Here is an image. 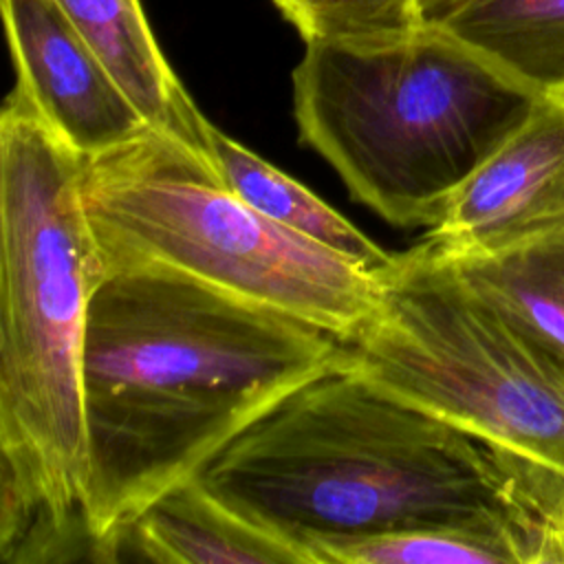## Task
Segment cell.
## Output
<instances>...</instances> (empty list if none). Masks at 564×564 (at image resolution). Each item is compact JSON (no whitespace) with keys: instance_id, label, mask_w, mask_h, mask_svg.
Listing matches in <instances>:
<instances>
[{"instance_id":"cell-1","label":"cell","mask_w":564,"mask_h":564,"mask_svg":"<svg viewBox=\"0 0 564 564\" xmlns=\"http://www.w3.org/2000/svg\"><path fill=\"white\" fill-rule=\"evenodd\" d=\"M339 337L165 267H106L86 319V513L97 562L282 397L339 364Z\"/></svg>"},{"instance_id":"cell-2","label":"cell","mask_w":564,"mask_h":564,"mask_svg":"<svg viewBox=\"0 0 564 564\" xmlns=\"http://www.w3.org/2000/svg\"><path fill=\"white\" fill-rule=\"evenodd\" d=\"M82 156L15 84L0 112V555L97 562L86 513L84 339L104 260Z\"/></svg>"},{"instance_id":"cell-3","label":"cell","mask_w":564,"mask_h":564,"mask_svg":"<svg viewBox=\"0 0 564 564\" xmlns=\"http://www.w3.org/2000/svg\"><path fill=\"white\" fill-rule=\"evenodd\" d=\"M496 452L339 361L282 397L196 478L313 564L317 542L509 522Z\"/></svg>"},{"instance_id":"cell-4","label":"cell","mask_w":564,"mask_h":564,"mask_svg":"<svg viewBox=\"0 0 564 564\" xmlns=\"http://www.w3.org/2000/svg\"><path fill=\"white\" fill-rule=\"evenodd\" d=\"M538 93L425 22L381 40H311L293 70L300 137L399 227H434Z\"/></svg>"},{"instance_id":"cell-5","label":"cell","mask_w":564,"mask_h":564,"mask_svg":"<svg viewBox=\"0 0 564 564\" xmlns=\"http://www.w3.org/2000/svg\"><path fill=\"white\" fill-rule=\"evenodd\" d=\"M79 185L104 267L174 269L339 339L377 304L375 271L253 209L205 150L167 132L82 156Z\"/></svg>"},{"instance_id":"cell-6","label":"cell","mask_w":564,"mask_h":564,"mask_svg":"<svg viewBox=\"0 0 564 564\" xmlns=\"http://www.w3.org/2000/svg\"><path fill=\"white\" fill-rule=\"evenodd\" d=\"M366 322L339 361L491 443L564 469V350L480 293L419 242L377 273Z\"/></svg>"},{"instance_id":"cell-7","label":"cell","mask_w":564,"mask_h":564,"mask_svg":"<svg viewBox=\"0 0 564 564\" xmlns=\"http://www.w3.org/2000/svg\"><path fill=\"white\" fill-rule=\"evenodd\" d=\"M564 225V88L540 93L516 130L456 189L423 242L463 258Z\"/></svg>"},{"instance_id":"cell-8","label":"cell","mask_w":564,"mask_h":564,"mask_svg":"<svg viewBox=\"0 0 564 564\" xmlns=\"http://www.w3.org/2000/svg\"><path fill=\"white\" fill-rule=\"evenodd\" d=\"M18 86L79 156L112 150L148 121L57 0H2Z\"/></svg>"},{"instance_id":"cell-9","label":"cell","mask_w":564,"mask_h":564,"mask_svg":"<svg viewBox=\"0 0 564 564\" xmlns=\"http://www.w3.org/2000/svg\"><path fill=\"white\" fill-rule=\"evenodd\" d=\"M161 564H308L306 555L273 533L245 520L187 478L152 500L119 540L117 560Z\"/></svg>"},{"instance_id":"cell-10","label":"cell","mask_w":564,"mask_h":564,"mask_svg":"<svg viewBox=\"0 0 564 564\" xmlns=\"http://www.w3.org/2000/svg\"><path fill=\"white\" fill-rule=\"evenodd\" d=\"M150 128L207 152L209 121L165 59L141 0H57Z\"/></svg>"},{"instance_id":"cell-11","label":"cell","mask_w":564,"mask_h":564,"mask_svg":"<svg viewBox=\"0 0 564 564\" xmlns=\"http://www.w3.org/2000/svg\"><path fill=\"white\" fill-rule=\"evenodd\" d=\"M207 154L225 183L273 223L315 240L368 271H383L394 253L383 251L350 220L293 176L273 167L216 126L207 132Z\"/></svg>"},{"instance_id":"cell-12","label":"cell","mask_w":564,"mask_h":564,"mask_svg":"<svg viewBox=\"0 0 564 564\" xmlns=\"http://www.w3.org/2000/svg\"><path fill=\"white\" fill-rule=\"evenodd\" d=\"M434 24L538 95L564 88V0H467Z\"/></svg>"},{"instance_id":"cell-13","label":"cell","mask_w":564,"mask_h":564,"mask_svg":"<svg viewBox=\"0 0 564 564\" xmlns=\"http://www.w3.org/2000/svg\"><path fill=\"white\" fill-rule=\"evenodd\" d=\"M449 260L489 304L564 350V225L498 251Z\"/></svg>"},{"instance_id":"cell-14","label":"cell","mask_w":564,"mask_h":564,"mask_svg":"<svg viewBox=\"0 0 564 564\" xmlns=\"http://www.w3.org/2000/svg\"><path fill=\"white\" fill-rule=\"evenodd\" d=\"M308 553L313 564H524L505 520L317 542Z\"/></svg>"},{"instance_id":"cell-15","label":"cell","mask_w":564,"mask_h":564,"mask_svg":"<svg viewBox=\"0 0 564 564\" xmlns=\"http://www.w3.org/2000/svg\"><path fill=\"white\" fill-rule=\"evenodd\" d=\"M496 474L524 564H564V469L498 445Z\"/></svg>"},{"instance_id":"cell-16","label":"cell","mask_w":564,"mask_h":564,"mask_svg":"<svg viewBox=\"0 0 564 564\" xmlns=\"http://www.w3.org/2000/svg\"><path fill=\"white\" fill-rule=\"evenodd\" d=\"M311 40H381L421 29L419 0H271Z\"/></svg>"},{"instance_id":"cell-17","label":"cell","mask_w":564,"mask_h":564,"mask_svg":"<svg viewBox=\"0 0 564 564\" xmlns=\"http://www.w3.org/2000/svg\"><path fill=\"white\" fill-rule=\"evenodd\" d=\"M465 2H467V0H419L421 11H423V18H425L427 22H434V20L447 15L449 11H454L456 7L465 4Z\"/></svg>"}]
</instances>
